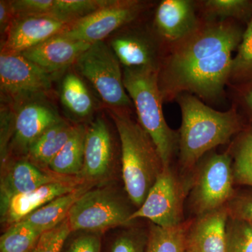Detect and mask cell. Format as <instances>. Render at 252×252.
<instances>
[{
    "instance_id": "9a60e30c",
    "label": "cell",
    "mask_w": 252,
    "mask_h": 252,
    "mask_svg": "<svg viewBox=\"0 0 252 252\" xmlns=\"http://www.w3.org/2000/svg\"><path fill=\"white\" fill-rule=\"evenodd\" d=\"M124 68H153L159 69L157 43L148 32L125 30L114 34L108 43Z\"/></svg>"
},
{
    "instance_id": "f546056e",
    "label": "cell",
    "mask_w": 252,
    "mask_h": 252,
    "mask_svg": "<svg viewBox=\"0 0 252 252\" xmlns=\"http://www.w3.org/2000/svg\"><path fill=\"white\" fill-rule=\"evenodd\" d=\"M227 252H252V225L229 217L227 224Z\"/></svg>"
},
{
    "instance_id": "5bb4252c",
    "label": "cell",
    "mask_w": 252,
    "mask_h": 252,
    "mask_svg": "<svg viewBox=\"0 0 252 252\" xmlns=\"http://www.w3.org/2000/svg\"><path fill=\"white\" fill-rule=\"evenodd\" d=\"M74 178L42 171L27 158L6 165L0 184V210L4 215L10 200L16 195L33 191L42 186Z\"/></svg>"
},
{
    "instance_id": "8992f818",
    "label": "cell",
    "mask_w": 252,
    "mask_h": 252,
    "mask_svg": "<svg viewBox=\"0 0 252 252\" xmlns=\"http://www.w3.org/2000/svg\"><path fill=\"white\" fill-rule=\"evenodd\" d=\"M135 210L128 200L112 186H101L88 190L74 203L68 215L72 232L102 233L117 226H130Z\"/></svg>"
},
{
    "instance_id": "2e32d148",
    "label": "cell",
    "mask_w": 252,
    "mask_h": 252,
    "mask_svg": "<svg viewBox=\"0 0 252 252\" xmlns=\"http://www.w3.org/2000/svg\"><path fill=\"white\" fill-rule=\"evenodd\" d=\"M91 45L59 33L21 54L37 67L54 75L74 64Z\"/></svg>"
},
{
    "instance_id": "d4e9b609",
    "label": "cell",
    "mask_w": 252,
    "mask_h": 252,
    "mask_svg": "<svg viewBox=\"0 0 252 252\" xmlns=\"http://www.w3.org/2000/svg\"><path fill=\"white\" fill-rule=\"evenodd\" d=\"M234 183L252 187V126L240 132L233 151Z\"/></svg>"
},
{
    "instance_id": "603a6c76",
    "label": "cell",
    "mask_w": 252,
    "mask_h": 252,
    "mask_svg": "<svg viewBox=\"0 0 252 252\" xmlns=\"http://www.w3.org/2000/svg\"><path fill=\"white\" fill-rule=\"evenodd\" d=\"M75 126L63 119L50 127L32 145L26 158L37 167H49L72 135Z\"/></svg>"
},
{
    "instance_id": "7402d4cb",
    "label": "cell",
    "mask_w": 252,
    "mask_h": 252,
    "mask_svg": "<svg viewBox=\"0 0 252 252\" xmlns=\"http://www.w3.org/2000/svg\"><path fill=\"white\" fill-rule=\"evenodd\" d=\"M86 127L76 124L75 129L48 168L56 175L79 177L82 172L85 157Z\"/></svg>"
},
{
    "instance_id": "4dcf8cb0",
    "label": "cell",
    "mask_w": 252,
    "mask_h": 252,
    "mask_svg": "<svg viewBox=\"0 0 252 252\" xmlns=\"http://www.w3.org/2000/svg\"><path fill=\"white\" fill-rule=\"evenodd\" d=\"M147 242L148 233L131 227L116 236L107 252H146Z\"/></svg>"
},
{
    "instance_id": "9c48e42d",
    "label": "cell",
    "mask_w": 252,
    "mask_h": 252,
    "mask_svg": "<svg viewBox=\"0 0 252 252\" xmlns=\"http://www.w3.org/2000/svg\"><path fill=\"white\" fill-rule=\"evenodd\" d=\"M53 75L21 54L1 52L0 89L1 102L16 104L39 96H48Z\"/></svg>"
},
{
    "instance_id": "d6986e66",
    "label": "cell",
    "mask_w": 252,
    "mask_h": 252,
    "mask_svg": "<svg viewBox=\"0 0 252 252\" xmlns=\"http://www.w3.org/2000/svg\"><path fill=\"white\" fill-rule=\"evenodd\" d=\"M84 182H85L79 177H74L69 180L44 185L33 191L16 195L10 200L6 211L1 215V222L9 225L14 224L55 198L72 191Z\"/></svg>"
},
{
    "instance_id": "ba28073f",
    "label": "cell",
    "mask_w": 252,
    "mask_h": 252,
    "mask_svg": "<svg viewBox=\"0 0 252 252\" xmlns=\"http://www.w3.org/2000/svg\"><path fill=\"white\" fill-rule=\"evenodd\" d=\"M192 173L180 177L172 167L165 168L158 177L143 204L130 217L147 219L162 228H172L183 223V207L191 187Z\"/></svg>"
},
{
    "instance_id": "74e56055",
    "label": "cell",
    "mask_w": 252,
    "mask_h": 252,
    "mask_svg": "<svg viewBox=\"0 0 252 252\" xmlns=\"http://www.w3.org/2000/svg\"><path fill=\"white\" fill-rule=\"evenodd\" d=\"M187 252H190V251H189V250H187Z\"/></svg>"
},
{
    "instance_id": "cb8c5ba5",
    "label": "cell",
    "mask_w": 252,
    "mask_h": 252,
    "mask_svg": "<svg viewBox=\"0 0 252 252\" xmlns=\"http://www.w3.org/2000/svg\"><path fill=\"white\" fill-rule=\"evenodd\" d=\"M190 223L162 228L152 223L146 252H187V234Z\"/></svg>"
},
{
    "instance_id": "6da1fadb",
    "label": "cell",
    "mask_w": 252,
    "mask_h": 252,
    "mask_svg": "<svg viewBox=\"0 0 252 252\" xmlns=\"http://www.w3.org/2000/svg\"><path fill=\"white\" fill-rule=\"evenodd\" d=\"M243 35L241 28L233 21L207 20L172 44L158 69L162 100H172L185 93L204 99L220 96L230 78L232 53Z\"/></svg>"
},
{
    "instance_id": "f1b7e54d",
    "label": "cell",
    "mask_w": 252,
    "mask_h": 252,
    "mask_svg": "<svg viewBox=\"0 0 252 252\" xmlns=\"http://www.w3.org/2000/svg\"><path fill=\"white\" fill-rule=\"evenodd\" d=\"M238 53L233 58L229 79L246 82L252 81V18L243 32Z\"/></svg>"
},
{
    "instance_id": "4fadbf2b",
    "label": "cell",
    "mask_w": 252,
    "mask_h": 252,
    "mask_svg": "<svg viewBox=\"0 0 252 252\" xmlns=\"http://www.w3.org/2000/svg\"><path fill=\"white\" fill-rule=\"evenodd\" d=\"M69 24L49 16L16 17L4 35L1 52L21 54L65 31Z\"/></svg>"
},
{
    "instance_id": "7a4b0ae2",
    "label": "cell",
    "mask_w": 252,
    "mask_h": 252,
    "mask_svg": "<svg viewBox=\"0 0 252 252\" xmlns=\"http://www.w3.org/2000/svg\"><path fill=\"white\" fill-rule=\"evenodd\" d=\"M177 101L182 112L178 132L180 165L190 175L205 154L227 143L245 127L235 108L218 112L188 93L179 94Z\"/></svg>"
},
{
    "instance_id": "836d02e7",
    "label": "cell",
    "mask_w": 252,
    "mask_h": 252,
    "mask_svg": "<svg viewBox=\"0 0 252 252\" xmlns=\"http://www.w3.org/2000/svg\"><path fill=\"white\" fill-rule=\"evenodd\" d=\"M225 207L230 218L245 220L252 225V187L235 191Z\"/></svg>"
},
{
    "instance_id": "d590c367",
    "label": "cell",
    "mask_w": 252,
    "mask_h": 252,
    "mask_svg": "<svg viewBox=\"0 0 252 252\" xmlns=\"http://www.w3.org/2000/svg\"><path fill=\"white\" fill-rule=\"evenodd\" d=\"M15 14L11 1L1 0L0 1V31L5 35L9 31L11 23L14 21Z\"/></svg>"
},
{
    "instance_id": "30bf717a",
    "label": "cell",
    "mask_w": 252,
    "mask_h": 252,
    "mask_svg": "<svg viewBox=\"0 0 252 252\" xmlns=\"http://www.w3.org/2000/svg\"><path fill=\"white\" fill-rule=\"evenodd\" d=\"M140 0H112L98 11L69 25L61 32L69 39L92 44L104 41L116 31L135 21L148 9Z\"/></svg>"
},
{
    "instance_id": "44dd1931",
    "label": "cell",
    "mask_w": 252,
    "mask_h": 252,
    "mask_svg": "<svg viewBox=\"0 0 252 252\" xmlns=\"http://www.w3.org/2000/svg\"><path fill=\"white\" fill-rule=\"evenodd\" d=\"M94 183L84 182L72 191L55 198L20 221L27 223L43 233L53 229L67 218L74 203L88 190L94 188Z\"/></svg>"
},
{
    "instance_id": "8fae6325",
    "label": "cell",
    "mask_w": 252,
    "mask_h": 252,
    "mask_svg": "<svg viewBox=\"0 0 252 252\" xmlns=\"http://www.w3.org/2000/svg\"><path fill=\"white\" fill-rule=\"evenodd\" d=\"M11 105L14 110V124L7 158L10 155L27 157L32 145L50 127L64 119L46 95Z\"/></svg>"
},
{
    "instance_id": "4316f807",
    "label": "cell",
    "mask_w": 252,
    "mask_h": 252,
    "mask_svg": "<svg viewBox=\"0 0 252 252\" xmlns=\"http://www.w3.org/2000/svg\"><path fill=\"white\" fill-rule=\"evenodd\" d=\"M43 232L22 221L10 225L0 238V252H28Z\"/></svg>"
},
{
    "instance_id": "52a82bcc",
    "label": "cell",
    "mask_w": 252,
    "mask_h": 252,
    "mask_svg": "<svg viewBox=\"0 0 252 252\" xmlns=\"http://www.w3.org/2000/svg\"><path fill=\"white\" fill-rule=\"evenodd\" d=\"M233 159L228 154L203 157L192 172L190 205L197 217L225 206L234 195Z\"/></svg>"
},
{
    "instance_id": "83f0119b",
    "label": "cell",
    "mask_w": 252,
    "mask_h": 252,
    "mask_svg": "<svg viewBox=\"0 0 252 252\" xmlns=\"http://www.w3.org/2000/svg\"><path fill=\"white\" fill-rule=\"evenodd\" d=\"M112 0H54L49 16L72 23L112 3Z\"/></svg>"
},
{
    "instance_id": "277c9868",
    "label": "cell",
    "mask_w": 252,
    "mask_h": 252,
    "mask_svg": "<svg viewBox=\"0 0 252 252\" xmlns=\"http://www.w3.org/2000/svg\"><path fill=\"white\" fill-rule=\"evenodd\" d=\"M124 83L137 112L138 122L153 141L164 168L172 167L179 149L178 132L167 125L162 112L158 69L124 68Z\"/></svg>"
},
{
    "instance_id": "8d00e7d4",
    "label": "cell",
    "mask_w": 252,
    "mask_h": 252,
    "mask_svg": "<svg viewBox=\"0 0 252 252\" xmlns=\"http://www.w3.org/2000/svg\"><path fill=\"white\" fill-rule=\"evenodd\" d=\"M245 100H246L248 105L252 110V88L248 91L246 96H245Z\"/></svg>"
},
{
    "instance_id": "5b68a950",
    "label": "cell",
    "mask_w": 252,
    "mask_h": 252,
    "mask_svg": "<svg viewBox=\"0 0 252 252\" xmlns=\"http://www.w3.org/2000/svg\"><path fill=\"white\" fill-rule=\"evenodd\" d=\"M74 65L109 110L129 112L132 109L134 105L124 86L122 64L108 43L101 41L91 44Z\"/></svg>"
},
{
    "instance_id": "1f68e13d",
    "label": "cell",
    "mask_w": 252,
    "mask_h": 252,
    "mask_svg": "<svg viewBox=\"0 0 252 252\" xmlns=\"http://www.w3.org/2000/svg\"><path fill=\"white\" fill-rule=\"evenodd\" d=\"M71 233L72 230L67 218L53 229L42 233L28 252H61L64 242Z\"/></svg>"
},
{
    "instance_id": "3957f363",
    "label": "cell",
    "mask_w": 252,
    "mask_h": 252,
    "mask_svg": "<svg viewBox=\"0 0 252 252\" xmlns=\"http://www.w3.org/2000/svg\"><path fill=\"white\" fill-rule=\"evenodd\" d=\"M109 111L120 141L124 188L137 209L165 168L155 144L139 122L129 112Z\"/></svg>"
},
{
    "instance_id": "7c38bea8",
    "label": "cell",
    "mask_w": 252,
    "mask_h": 252,
    "mask_svg": "<svg viewBox=\"0 0 252 252\" xmlns=\"http://www.w3.org/2000/svg\"><path fill=\"white\" fill-rule=\"evenodd\" d=\"M116 144L107 119L97 116L86 127L85 157L79 178L96 185L109 178L114 167Z\"/></svg>"
},
{
    "instance_id": "e0dca14e",
    "label": "cell",
    "mask_w": 252,
    "mask_h": 252,
    "mask_svg": "<svg viewBox=\"0 0 252 252\" xmlns=\"http://www.w3.org/2000/svg\"><path fill=\"white\" fill-rule=\"evenodd\" d=\"M200 23L194 3L189 0H163L156 10L154 28L162 39L172 44L190 34Z\"/></svg>"
},
{
    "instance_id": "484cf974",
    "label": "cell",
    "mask_w": 252,
    "mask_h": 252,
    "mask_svg": "<svg viewBox=\"0 0 252 252\" xmlns=\"http://www.w3.org/2000/svg\"><path fill=\"white\" fill-rule=\"evenodd\" d=\"M208 21L249 20L252 18V1L248 0H207L202 1Z\"/></svg>"
},
{
    "instance_id": "e575fe53",
    "label": "cell",
    "mask_w": 252,
    "mask_h": 252,
    "mask_svg": "<svg viewBox=\"0 0 252 252\" xmlns=\"http://www.w3.org/2000/svg\"><path fill=\"white\" fill-rule=\"evenodd\" d=\"M13 9L16 17L50 16L54 0H12Z\"/></svg>"
},
{
    "instance_id": "d6a6232c",
    "label": "cell",
    "mask_w": 252,
    "mask_h": 252,
    "mask_svg": "<svg viewBox=\"0 0 252 252\" xmlns=\"http://www.w3.org/2000/svg\"><path fill=\"white\" fill-rule=\"evenodd\" d=\"M70 240L64 242L61 252H101V233L94 231H77Z\"/></svg>"
},
{
    "instance_id": "ac0fdd59",
    "label": "cell",
    "mask_w": 252,
    "mask_h": 252,
    "mask_svg": "<svg viewBox=\"0 0 252 252\" xmlns=\"http://www.w3.org/2000/svg\"><path fill=\"white\" fill-rule=\"evenodd\" d=\"M229 214L224 206L197 217L190 223L187 247L190 252H227Z\"/></svg>"
},
{
    "instance_id": "ffe728a7",
    "label": "cell",
    "mask_w": 252,
    "mask_h": 252,
    "mask_svg": "<svg viewBox=\"0 0 252 252\" xmlns=\"http://www.w3.org/2000/svg\"><path fill=\"white\" fill-rule=\"evenodd\" d=\"M59 97L69 117L80 122L91 119L97 110V103L87 84L79 73H66L61 82Z\"/></svg>"
}]
</instances>
